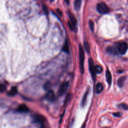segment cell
Segmentation results:
<instances>
[{"instance_id":"obj_6","label":"cell","mask_w":128,"mask_h":128,"mask_svg":"<svg viewBox=\"0 0 128 128\" xmlns=\"http://www.w3.org/2000/svg\"><path fill=\"white\" fill-rule=\"evenodd\" d=\"M69 86V83L68 82H65L63 83L60 87L58 91L59 96H62L67 91Z\"/></svg>"},{"instance_id":"obj_2","label":"cell","mask_w":128,"mask_h":128,"mask_svg":"<svg viewBox=\"0 0 128 128\" xmlns=\"http://www.w3.org/2000/svg\"><path fill=\"white\" fill-rule=\"evenodd\" d=\"M79 58H80V69L82 74L84 73V60L85 53L81 45H79Z\"/></svg>"},{"instance_id":"obj_18","label":"cell","mask_w":128,"mask_h":128,"mask_svg":"<svg viewBox=\"0 0 128 128\" xmlns=\"http://www.w3.org/2000/svg\"><path fill=\"white\" fill-rule=\"evenodd\" d=\"M51 87V83L50 82H49V81L45 83V84H44V85L43 86L44 89L45 90L48 91L50 90Z\"/></svg>"},{"instance_id":"obj_21","label":"cell","mask_w":128,"mask_h":128,"mask_svg":"<svg viewBox=\"0 0 128 128\" xmlns=\"http://www.w3.org/2000/svg\"><path fill=\"white\" fill-rule=\"evenodd\" d=\"M103 72V69L99 65L95 66V72L96 74H101Z\"/></svg>"},{"instance_id":"obj_23","label":"cell","mask_w":128,"mask_h":128,"mask_svg":"<svg viewBox=\"0 0 128 128\" xmlns=\"http://www.w3.org/2000/svg\"><path fill=\"white\" fill-rule=\"evenodd\" d=\"M6 89H7V87L4 84H1L0 85V92H1V93H3L5 92L6 91Z\"/></svg>"},{"instance_id":"obj_7","label":"cell","mask_w":128,"mask_h":128,"mask_svg":"<svg viewBox=\"0 0 128 128\" xmlns=\"http://www.w3.org/2000/svg\"><path fill=\"white\" fill-rule=\"evenodd\" d=\"M69 16L71 22V24L73 27L74 30L76 31L77 29V20L74 15L72 13H71L70 12H69Z\"/></svg>"},{"instance_id":"obj_22","label":"cell","mask_w":128,"mask_h":128,"mask_svg":"<svg viewBox=\"0 0 128 128\" xmlns=\"http://www.w3.org/2000/svg\"><path fill=\"white\" fill-rule=\"evenodd\" d=\"M118 107L122 108L124 110H128V105L125 103H121L118 105Z\"/></svg>"},{"instance_id":"obj_28","label":"cell","mask_w":128,"mask_h":128,"mask_svg":"<svg viewBox=\"0 0 128 128\" xmlns=\"http://www.w3.org/2000/svg\"><path fill=\"white\" fill-rule=\"evenodd\" d=\"M40 128H45V125H42V126H41V127H40Z\"/></svg>"},{"instance_id":"obj_14","label":"cell","mask_w":128,"mask_h":128,"mask_svg":"<svg viewBox=\"0 0 128 128\" xmlns=\"http://www.w3.org/2000/svg\"><path fill=\"white\" fill-rule=\"evenodd\" d=\"M127 79L126 76H123L120 78L118 81V85L120 88H122L123 87L125 82Z\"/></svg>"},{"instance_id":"obj_11","label":"cell","mask_w":128,"mask_h":128,"mask_svg":"<svg viewBox=\"0 0 128 128\" xmlns=\"http://www.w3.org/2000/svg\"><path fill=\"white\" fill-rule=\"evenodd\" d=\"M106 80L108 84L111 86L112 82V75L110 71L109 70V69H107L106 72Z\"/></svg>"},{"instance_id":"obj_8","label":"cell","mask_w":128,"mask_h":128,"mask_svg":"<svg viewBox=\"0 0 128 128\" xmlns=\"http://www.w3.org/2000/svg\"><path fill=\"white\" fill-rule=\"evenodd\" d=\"M46 99L50 102H54L56 100V96L55 93L52 90H50L48 91L47 94L46 95Z\"/></svg>"},{"instance_id":"obj_1","label":"cell","mask_w":128,"mask_h":128,"mask_svg":"<svg viewBox=\"0 0 128 128\" xmlns=\"http://www.w3.org/2000/svg\"><path fill=\"white\" fill-rule=\"evenodd\" d=\"M116 47L119 54L124 55L128 49V45L125 42H121L116 45Z\"/></svg>"},{"instance_id":"obj_15","label":"cell","mask_w":128,"mask_h":128,"mask_svg":"<svg viewBox=\"0 0 128 128\" xmlns=\"http://www.w3.org/2000/svg\"><path fill=\"white\" fill-rule=\"evenodd\" d=\"M103 86L102 83H99L97 84L96 87V92L97 94H99L103 90Z\"/></svg>"},{"instance_id":"obj_16","label":"cell","mask_w":128,"mask_h":128,"mask_svg":"<svg viewBox=\"0 0 128 128\" xmlns=\"http://www.w3.org/2000/svg\"><path fill=\"white\" fill-rule=\"evenodd\" d=\"M82 4V1L81 0H76L74 2V7L76 10L79 11Z\"/></svg>"},{"instance_id":"obj_29","label":"cell","mask_w":128,"mask_h":128,"mask_svg":"<svg viewBox=\"0 0 128 128\" xmlns=\"http://www.w3.org/2000/svg\"><path fill=\"white\" fill-rule=\"evenodd\" d=\"M65 2L67 3V5H69V3H70V2H69V1H65Z\"/></svg>"},{"instance_id":"obj_19","label":"cell","mask_w":128,"mask_h":128,"mask_svg":"<svg viewBox=\"0 0 128 128\" xmlns=\"http://www.w3.org/2000/svg\"><path fill=\"white\" fill-rule=\"evenodd\" d=\"M63 50L67 53H69V45H68V43L67 42V41H66L65 44H64L63 47Z\"/></svg>"},{"instance_id":"obj_30","label":"cell","mask_w":128,"mask_h":128,"mask_svg":"<svg viewBox=\"0 0 128 128\" xmlns=\"http://www.w3.org/2000/svg\"></svg>"},{"instance_id":"obj_20","label":"cell","mask_w":128,"mask_h":128,"mask_svg":"<svg viewBox=\"0 0 128 128\" xmlns=\"http://www.w3.org/2000/svg\"><path fill=\"white\" fill-rule=\"evenodd\" d=\"M72 95L71 94H69L67 95L65 99V102H64V105H67V104L69 103V102L70 101L71 99H72Z\"/></svg>"},{"instance_id":"obj_27","label":"cell","mask_w":128,"mask_h":128,"mask_svg":"<svg viewBox=\"0 0 128 128\" xmlns=\"http://www.w3.org/2000/svg\"><path fill=\"white\" fill-rule=\"evenodd\" d=\"M57 11L58 12V13L60 15V16H62V11L60 10V9H57Z\"/></svg>"},{"instance_id":"obj_4","label":"cell","mask_w":128,"mask_h":128,"mask_svg":"<svg viewBox=\"0 0 128 128\" xmlns=\"http://www.w3.org/2000/svg\"><path fill=\"white\" fill-rule=\"evenodd\" d=\"M46 118L42 115L35 114L32 116V123L40 124L41 126L44 125L46 122Z\"/></svg>"},{"instance_id":"obj_13","label":"cell","mask_w":128,"mask_h":128,"mask_svg":"<svg viewBox=\"0 0 128 128\" xmlns=\"http://www.w3.org/2000/svg\"><path fill=\"white\" fill-rule=\"evenodd\" d=\"M89 90H88L86 92V93L84 94V95L83 97L82 102H81V106H82V107H84L87 103V97H88V94H89Z\"/></svg>"},{"instance_id":"obj_12","label":"cell","mask_w":128,"mask_h":128,"mask_svg":"<svg viewBox=\"0 0 128 128\" xmlns=\"http://www.w3.org/2000/svg\"><path fill=\"white\" fill-rule=\"evenodd\" d=\"M18 90H17V88L16 87H13L7 93V95L9 96H14L17 94Z\"/></svg>"},{"instance_id":"obj_3","label":"cell","mask_w":128,"mask_h":128,"mask_svg":"<svg viewBox=\"0 0 128 128\" xmlns=\"http://www.w3.org/2000/svg\"><path fill=\"white\" fill-rule=\"evenodd\" d=\"M97 10L100 14H107L110 11L109 8L107 5L103 2H100L97 4Z\"/></svg>"},{"instance_id":"obj_10","label":"cell","mask_w":128,"mask_h":128,"mask_svg":"<svg viewBox=\"0 0 128 128\" xmlns=\"http://www.w3.org/2000/svg\"><path fill=\"white\" fill-rule=\"evenodd\" d=\"M106 51L108 53H109L110 55H117L118 54V52L117 51V50L116 49V46H109L107 47Z\"/></svg>"},{"instance_id":"obj_24","label":"cell","mask_w":128,"mask_h":128,"mask_svg":"<svg viewBox=\"0 0 128 128\" xmlns=\"http://www.w3.org/2000/svg\"><path fill=\"white\" fill-rule=\"evenodd\" d=\"M43 11L44 12V13L47 15L48 16L49 15V10H48V8L47 7V6L45 5V4H43Z\"/></svg>"},{"instance_id":"obj_5","label":"cell","mask_w":128,"mask_h":128,"mask_svg":"<svg viewBox=\"0 0 128 128\" xmlns=\"http://www.w3.org/2000/svg\"><path fill=\"white\" fill-rule=\"evenodd\" d=\"M89 70L91 73L92 78L94 81L96 79V73L95 72V66H94V64L93 60L91 58H90L89 60Z\"/></svg>"},{"instance_id":"obj_17","label":"cell","mask_w":128,"mask_h":128,"mask_svg":"<svg viewBox=\"0 0 128 128\" xmlns=\"http://www.w3.org/2000/svg\"><path fill=\"white\" fill-rule=\"evenodd\" d=\"M84 46L85 50H86L87 53L88 54L90 53V46L89 44L87 42H84Z\"/></svg>"},{"instance_id":"obj_25","label":"cell","mask_w":128,"mask_h":128,"mask_svg":"<svg viewBox=\"0 0 128 128\" xmlns=\"http://www.w3.org/2000/svg\"><path fill=\"white\" fill-rule=\"evenodd\" d=\"M89 23L90 28L92 32H93L94 30V22L92 20H90L89 21Z\"/></svg>"},{"instance_id":"obj_26","label":"cell","mask_w":128,"mask_h":128,"mask_svg":"<svg viewBox=\"0 0 128 128\" xmlns=\"http://www.w3.org/2000/svg\"><path fill=\"white\" fill-rule=\"evenodd\" d=\"M113 116L115 117L116 118H121L122 116V113L118 112H115V113H113Z\"/></svg>"},{"instance_id":"obj_9","label":"cell","mask_w":128,"mask_h":128,"mask_svg":"<svg viewBox=\"0 0 128 128\" xmlns=\"http://www.w3.org/2000/svg\"><path fill=\"white\" fill-rule=\"evenodd\" d=\"M16 111L19 113H27L29 112V109L25 104H21L17 108Z\"/></svg>"}]
</instances>
